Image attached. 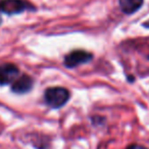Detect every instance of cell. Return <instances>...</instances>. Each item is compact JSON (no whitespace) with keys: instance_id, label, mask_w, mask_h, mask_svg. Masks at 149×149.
<instances>
[{"instance_id":"1","label":"cell","mask_w":149,"mask_h":149,"mask_svg":"<svg viewBox=\"0 0 149 149\" xmlns=\"http://www.w3.org/2000/svg\"><path fill=\"white\" fill-rule=\"evenodd\" d=\"M70 91L63 87L48 88L44 94L45 102L52 108H59L63 106L70 99Z\"/></svg>"},{"instance_id":"2","label":"cell","mask_w":149,"mask_h":149,"mask_svg":"<svg viewBox=\"0 0 149 149\" xmlns=\"http://www.w3.org/2000/svg\"><path fill=\"white\" fill-rule=\"evenodd\" d=\"M33 8V5L26 0H0V11L7 15H15Z\"/></svg>"},{"instance_id":"3","label":"cell","mask_w":149,"mask_h":149,"mask_svg":"<svg viewBox=\"0 0 149 149\" xmlns=\"http://www.w3.org/2000/svg\"><path fill=\"white\" fill-rule=\"evenodd\" d=\"M93 55L90 52L84 51V50H74L68 53L64 58V65L66 68H74L82 63L90 61Z\"/></svg>"},{"instance_id":"4","label":"cell","mask_w":149,"mask_h":149,"mask_svg":"<svg viewBox=\"0 0 149 149\" xmlns=\"http://www.w3.org/2000/svg\"><path fill=\"white\" fill-rule=\"evenodd\" d=\"M19 68L13 63H5L0 65V85H7L15 81L19 74Z\"/></svg>"},{"instance_id":"5","label":"cell","mask_w":149,"mask_h":149,"mask_svg":"<svg viewBox=\"0 0 149 149\" xmlns=\"http://www.w3.org/2000/svg\"><path fill=\"white\" fill-rule=\"evenodd\" d=\"M33 87V79L28 74H23L13 82L11 90L15 93H27Z\"/></svg>"},{"instance_id":"6","label":"cell","mask_w":149,"mask_h":149,"mask_svg":"<svg viewBox=\"0 0 149 149\" xmlns=\"http://www.w3.org/2000/svg\"><path fill=\"white\" fill-rule=\"evenodd\" d=\"M143 4V0H120V7L123 13H134L137 11Z\"/></svg>"},{"instance_id":"7","label":"cell","mask_w":149,"mask_h":149,"mask_svg":"<svg viewBox=\"0 0 149 149\" xmlns=\"http://www.w3.org/2000/svg\"><path fill=\"white\" fill-rule=\"evenodd\" d=\"M127 149H147L146 147L142 146V145H139V144H133L130 145Z\"/></svg>"},{"instance_id":"8","label":"cell","mask_w":149,"mask_h":149,"mask_svg":"<svg viewBox=\"0 0 149 149\" xmlns=\"http://www.w3.org/2000/svg\"><path fill=\"white\" fill-rule=\"evenodd\" d=\"M143 26H144V27H146V28H149V21L148 22H145V23L143 24Z\"/></svg>"},{"instance_id":"9","label":"cell","mask_w":149,"mask_h":149,"mask_svg":"<svg viewBox=\"0 0 149 149\" xmlns=\"http://www.w3.org/2000/svg\"><path fill=\"white\" fill-rule=\"evenodd\" d=\"M0 23H1V19H0Z\"/></svg>"}]
</instances>
